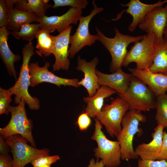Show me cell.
I'll return each instance as SVG.
<instances>
[{
	"label": "cell",
	"mask_w": 167,
	"mask_h": 167,
	"mask_svg": "<svg viewBox=\"0 0 167 167\" xmlns=\"http://www.w3.org/2000/svg\"><path fill=\"white\" fill-rule=\"evenodd\" d=\"M22 52L23 62L19 78L14 85L9 89L12 95H15V104H19L23 99L30 109L38 110L40 108V101L36 97L32 96L28 90L30 84L29 62L32 56L35 54L32 43L28 42L25 44Z\"/></svg>",
	"instance_id": "6da1fadb"
},
{
	"label": "cell",
	"mask_w": 167,
	"mask_h": 167,
	"mask_svg": "<svg viewBox=\"0 0 167 167\" xmlns=\"http://www.w3.org/2000/svg\"><path fill=\"white\" fill-rule=\"evenodd\" d=\"M146 117L141 112L129 109L122 120V128L117 136L121 152V159L128 161L139 158L133 149V142L137 133H141L139 128L140 122L146 121Z\"/></svg>",
	"instance_id": "7a4b0ae2"
},
{
	"label": "cell",
	"mask_w": 167,
	"mask_h": 167,
	"mask_svg": "<svg viewBox=\"0 0 167 167\" xmlns=\"http://www.w3.org/2000/svg\"><path fill=\"white\" fill-rule=\"evenodd\" d=\"M96 30L97 40L104 45L111 55V61L109 70L112 73L121 68L122 62L128 52L127 48L128 45L132 43L140 41L143 37V35L133 36L122 34L115 28L114 37L109 38L105 36L97 27Z\"/></svg>",
	"instance_id": "3957f363"
},
{
	"label": "cell",
	"mask_w": 167,
	"mask_h": 167,
	"mask_svg": "<svg viewBox=\"0 0 167 167\" xmlns=\"http://www.w3.org/2000/svg\"><path fill=\"white\" fill-rule=\"evenodd\" d=\"M95 121V130L91 137L97 145L93 150L94 156L102 161L105 167H118L121 160L119 142L108 139L102 131V125L100 121L96 118Z\"/></svg>",
	"instance_id": "277c9868"
},
{
	"label": "cell",
	"mask_w": 167,
	"mask_h": 167,
	"mask_svg": "<svg viewBox=\"0 0 167 167\" xmlns=\"http://www.w3.org/2000/svg\"><path fill=\"white\" fill-rule=\"evenodd\" d=\"M25 103L22 99L18 105L11 106L9 109L10 120L5 127L0 128V136L5 139L12 135H19L27 139L32 146L36 148L32 133V122L27 116Z\"/></svg>",
	"instance_id": "5b68a950"
},
{
	"label": "cell",
	"mask_w": 167,
	"mask_h": 167,
	"mask_svg": "<svg viewBox=\"0 0 167 167\" xmlns=\"http://www.w3.org/2000/svg\"><path fill=\"white\" fill-rule=\"evenodd\" d=\"M118 95L128 104L130 109L146 112L156 109V96L142 81L134 75L126 91Z\"/></svg>",
	"instance_id": "8992f818"
},
{
	"label": "cell",
	"mask_w": 167,
	"mask_h": 167,
	"mask_svg": "<svg viewBox=\"0 0 167 167\" xmlns=\"http://www.w3.org/2000/svg\"><path fill=\"white\" fill-rule=\"evenodd\" d=\"M156 36L154 33H147L140 41L134 43L128 51L122 66L126 67L131 63L136 64L138 69H149L152 65Z\"/></svg>",
	"instance_id": "52a82bcc"
},
{
	"label": "cell",
	"mask_w": 167,
	"mask_h": 167,
	"mask_svg": "<svg viewBox=\"0 0 167 167\" xmlns=\"http://www.w3.org/2000/svg\"><path fill=\"white\" fill-rule=\"evenodd\" d=\"M129 109L130 106L126 102L117 97L110 104L104 105L96 118L104 126L110 136L117 137L122 128L123 118Z\"/></svg>",
	"instance_id": "ba28073f"
},
{
	"label": "cell",
	"mask_w": 167,
	"mask_h": 167,
	"mask_svg": "<svg viewBox=\"0 0 167 167\" xmlns=\"http://www.w3.org/2000/svg\"><path fill=\"white\" fill-rule=\"evenodd\" d=\"M5 140L11 148L14 167H24L38 157L49 155L48 148L38 149L30 146L28 140L19 135L11 136Z\"/></svg>",
	"instance_id": "9c48e42d"
},
{
	"label": "cell",
	"mask_w": 167,
	"mask_h": 167,
	"mask_svg": "<svg viewBox=\"0 0 167 167\" xmlns=\"http://www.w3.org/2000/svg\"><path fill=\"white\" fill-rule=\"evenodd\" d=\"M93 8L88 15L81 17L77 29L72 35H71L69 49V57L72 58L83 47L86 46H91L97 40L96 35H91L89 30V25L92 18L97 14L102 11L103 8L98 7L94 0L92 1Z\"/></svg>",
	"instance_id": "30bf717a"
},
{
	"label": "cell",
	"mask_w": 167,
	"mask_h": 167,
	"mask_svg": "<svg viewBox=\"0 0 167 167\" xmlns=\"http://www.w3.org/2000/svg\"><path fill=\"white\" fill-rule=\"evenodd\" d=\"M49 66L50 63L48 62H46L42 67L40 66L37 62L30 63L29 67L30 86L34 87L43 82H47L55 84L58 87L61 85L77 88L79 86L77 79H67L57 76L49 71Z\"/></svg>",
	"instance_id": "8fae6325"
},
{
	"label": "cell",
	"mask_w": 167,
	"mask_h": 167,
	"mask_svg": "<svg viewBox=\"0 0 167 167\" xmlns=\"http://www.w3.org/2000/svg\"><path fill=\"white\" fill-rule=\"evenodd\" d=\"M82 12L81 9L71 7L61 16H38L37 22L40 24L41 29L49 33L56 30L60 33L66 29L71 24L76 25L82 16Z\"/></svg>",
	"instance_id": "7c38bea8"
},
{
	"label": "cell",
	"mask_w": 167,
	"mask_h": 167,
	"mask_svg": "<svg viewBox=\"0 0 167 167\" xmlns=\"http://www.w3.org/2000/svg\"><path fill=\"white\" fill-rule=\"evenodd\" d=\"M72 27V26H70L58 35H52V54L55 58V62L52 65L53 71H59L61 69L67 71L69 68V45Z\"/></svg>",
	"instance_id": "4fadbf2b"
},
{
	"label": "cell",
	"mask_w": 167,
	"mask_h": 167,
	"mask_svg": "<svg viewBox=\"0 0 167 167\" xmlns=\"http://www.w3.org/2000/svg\"><path fill=\"white\" fill-rule=\"evenodd\" d=\"M167 22V3L165 6L154 8L146 15L139 25V28L147 33H154L157 41L163 38L164 30Z\"/></svg>",
	"instance_id": "5bb4252c"
},
{
	"label": "cell",
	"mask_w": 167,
	"mask_h": 167,
	"mask_svg": "<svg viewBox=\"0 0 167 167\" xmlns=\"http://www.w3.org/2000/svg\"><path fill=\"white\" fill-rule=\"evenodd\" d=\"M166 3H167V0L163 1L160 0L156 3L151 4L144 3L139 0H131L126 4H120L122 6L127 7V8L118 14L116 18L113 20L119 19L124 12L130 14L132 16L133 20L128 29L129 31L133 32L143 22L146 15L151 11L155 7L162 6Z\"/></svg>",
	"instance_id": "9a60e30c"
},
{
	"label": "cell",
	"mask_w": 167,
	"mask_h": 167,
	"mask_svg": "<svg viewBox=\"0 0 167 167\" xmlns=\"http://www.w3.org/2000/svg\"><path fill=\"white\" fill-rule=\"evenodd\" d=\"M77 61L76 69L82 71L84 74V78L79 81V86H82L86 89L88 96H92L95 94L100 87L96 72V67L99 59L97 57H95L91 61L87 62L81 59L78 55Z\"/></svg>",
	"instance_id": "2e32d148"
},
{
	"label": "cell",
	"mask_w": 167,
	"mask_h": 167,
	"mask_svg": "<svg viewBox=\"0 0 167 167\" xmlns=\"http://www.w3.org/2000/svg\"><path fill=\"white\" fill-rule=\"evenodd\" d=\"M100 86H105L111 88L118 95L124 93L128 88L133 75L123 71L121 68L110 74H105L96 69Z\"/></svg>",
	"instance_id": "e0dca14e"
},
{
	"label": "cell",
	"mask_w": 167,
	"mask_h": 167,
	"mask_svg": "<svg viewBox=\"0 0 167 167\" xmlns=\"http://www.w3.org/2000/svg\"><path fill=\"white\" fill-rule=\"evenodd\" d=\"M131 73L146 84L156 96L166 93L167 92V75L154 73L149 69L140 70L129 68Z\"/></svg>",
	"instance_id": "ac0fdd59"
},
{
	"label": "cell",
	"mask_w": 167,
	"mask_h": 167,
	"mask_svg": "<svg viewBox=\"0 0 167 167\" xmlns=\"http://www.w3.org/2000/svg\"><path fill=\"white\" fill-rule=\"evenodd\" d=\"M164 128L163 126L158 125L152 133V140L148 143H143L136 147L135 151L140 159L157 160L162 145Z\"/></svg>",
	"instance_id": "d6986e66"
},
{
	"label": "cell",
	"mask_w": 167,
	"mask_h": 167,
	"mask_svg": "<svg viewBox=\"0 0 167 167\" xmlns=\"http://www.w3.org/2000/svg\"><path fill=\"white\" fill-rule=\"evenodd\" d=\"M8 9L7 28L13 32H19L24 25L33 22H37L38 16L29 11H23L13 8L17 0H6Z\"/></svg>",
	"instance_id": "ffe728a7"
},
{
	"label": "cell",
	"mask_w": 167,
	"mask_h": 167,
	"mask_svg": "<svg viewBox=\"0 0 167 167\" xmlns=\"http://www.w3.org/2000/svg\"><path fill=\"white\" fill-rule=\"evenodd\" d=\"M116 93L117 92L111 88L101 86L93 96L84 97V101L87 104L85 112L90 117L96 118L101 112L105 99Z\"/></svg>",
	"instance_id": "44dd1931"
},
{
	"label": "cell",
	"mask_w": 167,
	"mask_h": 167,
	"mask_svg": "<svg viewBox=\"0 0 167 167\" xmlns=\"http://www.w3.org/2000/svg\"><path fill=\"white\" fill-rule=\"evenodd\" d=\"M10 33L6 27L0 28V55L8 73L10 76L16 78L17 72L15 69L14 63L20 60V56L14 54L9 48L7 40Z\"/></svg>",
	"instance_id": "7402d4cb"
},
{
	"label": "cell",
	"mask_w": 167,
	"mask_h": 167,
	"mask_svg": "<svg viewBox=\"0 0 167 167\" xmlns=\"http://www.w3.org/2000/svg\"><path fill=\"white\" fill-rule=\"evenodd\" d=\"M149 69L153 72L167 75V41L164 38L156 41L153 63Z\"/></svg>",
	"instance_id": "603a6c76"
},
{
	"label": "cell",
	"mask_w": 167,
	"mask_h": 167,
	"mask_svg": "<svg viewBox=\"0 0 167 167\" xmlns=\"http://www.w3.org/2000/svg\"><path fill=\"white\" fill-rule=\"evenodd\" d=\"M48 0H17L15 8L20 10L30 12L38 16L46 15L47 10L52 6L48 3Z\"/></svg>",
	"instance_id": "cb8c5ba5"
},
{
	"label": "cell",
	"mask_w": 167,
	"mask_h": 167,
	"mask_svg": "<svg viewBox=\"0 0 167 167\" xmlns=\"http://www.w3.org/2000/svg\"><path fill=\"white\" fill-rule=\"evenodd\" d=\"M35 37L37 40L35 51L38 55L40 56L44 55L46 57L52 54L53 40L50 33L40 28Z\"/></svg>",
	"instance_id": "d4e9b609"
},
{
	"label": "cell",
	"mask_w": 167,
	"mask_h": 167,
	"mask_svg": "<svg viewBox=\"0 0 167 167\" xmlns=\"http://www.w3.org/2000/svg\"><path fill=\"white\" fill-rule=\"evenodd\" d=\"M156 113L155 119L158 125L164 128L167 126V94L166 93L156 96L155 102Z\"/></svg>",
	"instance_id": "484cf974"
},
{
	"label": "cell",
	"mask_w": 167,
	"mask_h": 167,
	"mask_svg": "<svg viewBox=\"0 0 167 167\" xmlns=\"http://www.w3.org/2000/svg\"><path fill=\"white\" fill-rule=\"evenodd\" d=\"M40 24H28L23 26L19 32H12L11 34L18 40L22 39L31 42L40 29Z\"/></svg>",
	"instance_id": "4316f807"
},
{
	"label": "cell",
	"mask_w": 167,
	"mask_h": 167,
	"mask_svg": "<svg viewBox=\"0 0 167 167\" xmlns=\"http://www.w3.org/2000/svg\"><path fill=\"white\" fill-rule=\"evenodd\" d=\"M12 94L9 89L6 90L0 88V114H6L8 115L9 112L11 105L10 104L12 101Z\"/></svg>",
	"instance_id": "83f0119b"
},
{
	"label": "cell",
	"mask_w": 167,
	"mask_h": 167,
	"mask_svg": "<svg viewBox=\"0 0 167 167\" xmlns=\"http://www.w3.org/2000/svg\"><path fill=\"white\" fill-rule=\"evenodd\" d=\"M53 8L70 6L71 7L82 9L85 8L88 4L86 0H54Z\"/></svg>",
	"instance_id": "f1b7e54d"
},
{
	"label": "cell",
	"mask_w": 167,
	"mask_h": 167,
	"mask_svg": "<svg viewBox=\"0 0 167 167\" xmlns=\"http://www.w3.org/2000/svg\"><path fill=\"white\" fill-rule=\"evenodd\" d=\"M60 159L57 155L45 156L40 157L31 163L33 167H40L44 165H50L55 163Z\"/></svg>",
	"instance_id": "f546056e"
},
{
	"label": "cell",
	"mask_w": 167,
	"mask_h": 167,
	"mask_svg": "<svg viewBox=\"0 0 167 167\" xmlns=\"http://www.w3.org/2000/svg\"><path fill=\"white\" fill-rule=\"evenodd\" d=\"M137 167H167V161L165 160H142L139 158Z\"/></svg>",
	"instance_id": "4dcf8cb0"
},
{
	"label": "cell",
	"mask_w": 167,
	"mask_h": 167,
	"mask_svg": "<svg viewBox=\"0 0 167 167\" xmlns=\"http://www.w3.org/2000/svg\"><path fill=\"white\" fill-rule=\"evenodd\" d=\"M90 117L86 112L81 113L78 116L76 122L81 131L86 130L91 124Z\"/></svg>",
	"instance_id": "1f68e13d"
},
{
	"label": "cell",
	"mask_w": 167,
	"mask_h": 167,
	"mask_svg": "<svg viewBox=\"0 0 167 167\" xmlns=\"http://www.w3.org/2000/svg\"><path fill=\"white\" fill-rule=\"evenodd\" d=\"M8 9L6 0H0V27H7Z\"/></svg>",
	"instance_id": "d6a6232c"
},
{
	"label": "cell",
	"mask_w": 167,
	"mask_h": 167,
	"mask_svg": "<svg viewBox=\"0 0 167 167\" xmlns=\"http://www.w3.org/2000/svg\"><path fill=\"white\" fill-rule=\"evenodd\" d=\"M157 160H165L167 161V133L166 131L163 132L162 145Z\"/></svg>",
	"instance_id": "836d02e7"
},
{
	"label": "cell",
	"mask_w": 167,
	"mask_h": 167,
	"mask_svg": "<svg viewBox=\"0 0 167 167\" xmlns=\"http://www.w3.org/2000/svg\"><path fill=\"white\" fill-rule=\"evenodd\" d=\"M0 167H14L13 159L10 155H0Z\"/></svg>",
	"instance_id": "e575fe53"
},
{
	"label": "cell",
	"mask_w": 167,
	"mask_h": 167,
	"mask_svg": "<svg viewBox=\"0 0 167 167\" xmlns=\"http://www.w3.org/2000/svg\"><path fill=\"white\" fill-rule=\"evenodd\" d=\"M11 148L6 142L5 139L0 136V155H8Z\"/></svg>",
	"instance_id": "d590c367"
},
{
	"label": "cell",
	"mask_w": 167,
	"mask_h": 167,
	"mask_svg": "<svg viewBox=\"0 0 167 167\" xmlns=\"http://www.w3.org/2000/svg\"><path fill=\"white\" fill-rule=\"evenodd\" d=\"M99 159L96 161L94 159H92L89 161V164L87 167H105L104 163L102 160L99 161Z\"/></svg>",
	"instance_id": "8d00e7d4"
},
{
	"label": "cell",
	"mask_w": 167,
	"mask_h": 167,
	"mask_svg": "<svg viewBox=\"0 0 167 167\" xmlns=\"http://www.w3.org/2000/svg\"><path fill=\"white\" fill-rule=\"evenodd\" d=\"M163 38L167 41V22L164 30Z\"/></svg>",
	"instance_id": "74e56055"
},
{
	"label": "cell",
	"mask_w": 167,
	"mask_h": 167,
	"mask_svg": "<svg viewBox=\"0 0 167 167\" xmlns=\"http://www.w3.org/2000/svg\"><path fill=\"white\" fill-rule=\"evenodd\" d=\"M40 167H50V165H44L42 166H41Z\"/></svg>",
	"instance_id": "f35d334b"
},
{
	"label": "cell",
	"mask_w": 167,
	"mask_h": 167,
	"mask_svg": "<svg viewBox=\"0 0 167 167\" xmlns=\"http://www.w3.org/2000/svg\"><path fill=\"white\" fill-rule=\"evenodd\" d=\"M166 128H167V126H166Z\"/></svg>",
	"instance_id": "ab89813d"
}]
</instances>
